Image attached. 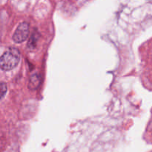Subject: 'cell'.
I'll use <instances>...</instances> for the list:
<instances>
[{
    "instance_id": "obj_1",
    "label": "cell",
    "mask_w": 152,
    "mask_h": 152,
    "mask_svg": "<svg viewBox=\"0 0 152 152\" xmlns=\"http://www.w3.org/2000/svg\"><path fill=\"white\" fill-rule=\"evenodd\" d=\"M20 60V53L16 48H10L0 57V68L3 71H10L16 68Z\"/></svg>"
},
{
    "instance_id": "obj_2",
    "label": "cell",
    "mask_w": 152,
    "mask_h": 152,
    "mask_svg": "<svg viewBox=\"0 0 152 152\" xmlns=\"http://www.w3.org/2000/svg\"><path fill=\"white\" fill-rule=\"evenodd\" d=\"M29 35V25L22 22L19 25L13 36V40L16 43H22L27 39Z\"/></svg>"
},
{
    "instance_id": "obj_3",
    "label": "cell",
    "mask_w": 152,
    "mask_h": 152,
    "mask_svg": "<svg viewBox=\"0 0 152 152\" xmlns=\"http://www.w3.org/2000/svg\"><path fill=\"white\" fill-rule=\"evenodd\" d=\"M40 83V77L39 74H34L30 78L28 87L31 89H36Z\"/></svg>"
},
{
    "instance_id": "obj_4",
    "label": "cell",
    "mask_w": 152,
    "mask_h": 152,
    "mask_svg": "<svg viewBox=\"0 0 152 152\" xmlns=\"http://www.w3.org/2000/svg\"><path fill=\"white\" fill-rule=\"evenodd\" d=\"M38 38H39V35L37 33H34L32 34V36L30 38L29 42L28 43V46L30 49H34L36 47V45H37V41H38Z\"/></svg>"
},
{
    "instance_id": "obj_5",
    "label": "cell",
    "mask_w": 152,
    "mask_h": 152,
    "mask_svg": "<svg viewBox=\"0 0 152 152\" xmlns=\"http://www.w3.org/2000/svg\"><path fill=\"white\" fill-rule=\"evenodd\" d=\"M7 85L4 83H0V99L4 96V94L7 92Z\"/></svg>"
}]
</instances>
